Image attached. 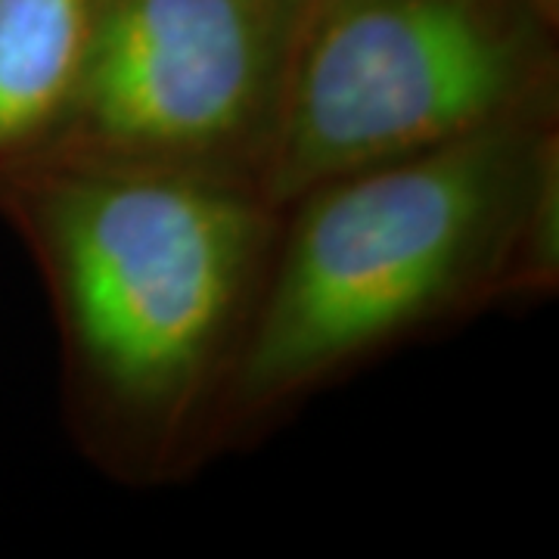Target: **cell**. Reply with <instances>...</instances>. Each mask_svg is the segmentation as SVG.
Segmentation results:
<instances>
[{"label":"cell","instance_id":"cell-3","mask_svg":"<svg viewBox=\"0 0 559 559\" xmlns=\"http://www.w3.org/2000/svg\"><path fill=\"white\" fill-rule=\"evenodd\" d=\"M557 25L525 0H308L261 193L559 112Z\"/></svg>","mask_w":559,"mask_h":559},{"label":"cell","instance_id":"cell-1","mask_svg":"<svg viewBox=\"0 0 559 559\" xmlns=\"http://www.w3.org/2000/svg\"><path fill=\"white\" fill-rule=\"evenodd\" d=\"M62 345L69 426L103 473L178 479L215 419L283 209L227 180L40 165L0 190Z\"/></svg>","mask_w":559,"mask_h":559},{"label":"cell","instance_id":"cell-5","mask_svg":"<svg viewBox=\"0 0 559 559\" xmlns=\"http://www.w3.org/2000/svg\"><path fill=\"white\" fill-rule=\"evenodd\" d=\"M97 0H0V190L53 156Z\"/></svg>","mask_w":559,"mask_h":559},{"label":"cell","instance_id":"cell-2","mask_svg":"<svg viewBox=\"0 0 559 559\" xmlns=\"http://www.w3.org/2000/svg\"><path fill=\"white\" fill-rule=\"evenodd\" d=\"M557 286L559 112L323 180L283 205L215 451L432 326Z\"/></svg>","mask_w":559,"mask_h":559},{"label":"cell","instance_id":"cell-4","mask_svg":"<svg viewBox=\"0 0 559 559\" xmlns=\"http://www.w3.org/2000/svg\"><path fill=\"white\" fill-rule=\"evenodd\" d=\"M305 10L308 0H97L44 165L190 175L261 193Z\"/></svg>","mask_w":559,"mask_h":559},{"label":"cell","instance_id":"cell-6","mask_svg":"<svg viewBox=\"0 0 559 559\" xmlns=\"http://www.w3.org/2000/svg\"><path fill=\"white\" fill-rule=\"evenodd\" d=\"M525 3L538 13L540 20H547L559 28V0H525Z\"/></svg>","mask_w":559,"mask_h":559}]
</instances>
